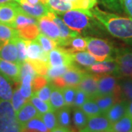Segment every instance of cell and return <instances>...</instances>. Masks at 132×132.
<instances>
[{"mask_svg":"<svg viewBox=\"0 0 132 132\" xmlns=\"http://www.w3.org/2000/svg\"><path fill=\"white\" fill-rule=\"evenodd\" d=\"M128 132H132V129H131V131H128Z\"/></svg>","mask_w":132,"mask_h":132,"instance_id":"62","label":"cell"},{"mask_svg":"<svg viewBox=\"0 0 132 132\" xmlns=\"http://www.w3.org/2000/svg\"><path fill=\"white\" fill-rule=\"evenodd\" d=\"M12 2V0H0V5L8 3V2Z\"/></svg>","mask_w":132,"mask_h":132,"instance_id":"57","label":"cell"},{"mask_svg":"<svg viewBox=\"0 0 132 132\" xmlns=\"http://www.w3.org/2000/svg\"><path fill=\"white\" fill-rule=\"evenodd\" d=\"M32 65L33 68L38 75L46 76L49 68L48 62L40 61V60H27Z\"/></svg>","mask_w":132,"mask_h":132,"instance_id":"43","label":"cell"},{"mask_svg":"<svg viewBox=\"0 0 132 132\" xmlns=\"http://www.w3.org/2000/svg\"><path fill=\"white\" fill-rule=\"evenodd\" d=\"M28 74L32 75L34 78L38 75V73L33 68L31 63L27 60V61L20 64V81L23 77H24L26 75H28Z\"/></svg>","mask_w":132,"mask_h":132,"instance_id":"45","label":"cell"},{"mask_svg":"<svg viewBox=\"0 0 132 132\" xmlns=\"http://www.w3.org/2000/svg\"><path fill=\"white\" fill-rule=\"evenodd\" d=\"M0 58L6 61L18 62V50L13 39L0 46Z\"/></svg>","mask_w":132,"mask_h":132,"instance_id":"18","label":"cell"},{"mask_svg":"<svg viewBox=\"0 0 132 132\" xmlns=\"http://www.w3.org/2000/svg\"><path fill=\"white\" fill-rule=\"evenodd\" d=\"M80 109L86 114V115L88 118L99 115V114H102L100 109H99L98 104H96L94 99H88L85 103L81 105Z\"/></svg>","mask_w":132,"mask_h":132,"instance_id":"33","label":"cell"},{"mask_svg":"<svg viewBox=\"0 0 132 132\" xmlns=\"http://www.w3.org/2000/svg\"><path fill=\"white\" fill-rule=\"evenodd\" d=\"M73 65H62L58 66V67H49L48 70L47 74L46 76V78L47 79V80L48 81H52L54 79H55L57 77L62 76Z\"/></svg>","mask_w":132,"mask_h":132,"instance_id":"39","label":"cell"},{"mask_svg":"<svg viewBox=\"0 0 132 132\" xmlns=\"http://www.w3.org/2000/svg\"><path fill=\"white\" fill-rule=\"evenodd\" d=\"M27 101H28V99L25 98L24 96L21 94L19 88H17L13 93V96H12L10 102L13 105V107L14 109L15 112H17Z\"/></svg>","mask_w":132,"mask_h":132,"instance_id":"41","label":"cell"},{"mask_svg":"<svg viewBox=\"0 0 132 132\" xmlns=\"http://www.w3.org/2000/svg\"><path fill=\"white\" fill-rule=\"evenodd\" d=\"M88 99H89V97L87 96V95L86 94L84 91L77 88L73 106L75 108H80L81 105L85 103Z\"/></svg>","mask_w":132,"mask_h":132,"instance_id":"46","label":"cell"},{"mask_svg":"<svg viewBox=\"0 0 132 132\" xmlns=\"http://www.w3.org/2000/svg\"><path fill=\"white\" fill-rule=\"evenodd\" d=\"M34 79L32 75H26L24 77H23L21 80V85L19 87L20 93L21 94L24 96L25 98L29 99L31 96L33 95V90L32 83Z\"/></svg>","mask_w":132,"mask_h":132,"instance_id":"29","label":"cell"},{"mask_svg":"<svg viewBox=\"0 0 132 132\" xmlns=\"http://www.w3.org/2000/svg\"><path fill=\"white\" fill-rule=\"evenodd\" d=\"M48 62L49 67L71 65L74 63L71 53L62 47H56L48 54Z\"/></svg>","mask_w":132,"mask_h":132,"instance_id":"6","label":"cell"},{"mask_svg":"<svg viewBox=\"0 0 132 132\" xmlns=\"http://www.w3.org/2000/svg\"><path fill=\"white\" fill-rule=\"evenodd\" d=\"M98 77L86 73L76 87L84 91L89 98L94 99L98 95Z\"/></svg>","mask_w":132,"mask_h":132,"instance_id":"11","label":"cell"},{"mask_svg":"<svg viewBox=\"0 0 132 132\" xmlns=\"http://www.w3.org/2000/svg\"><path fill=\"white\" fill-rule=\"evenodd\" d=\"M21 132H50L40 116L30 120L22 126Z\"/></svg>","mask_w":132,"mask_h":132,"instance_id":"23","label":"cell"},{"mask_svg":"<svg viewBox=\"0 0 132 132\" xmlns=\"http://www.w3.org/2000/svg\"><path fill=\"white\" fill-rule=\"evenodd\" d=\"M132 129V118L126 114L118 121L112 123L111 130L114 132H128Z\"/></svg>","mask_w":132,"mask_h":132,"instance_id":"28","label":"cell"},{"mask_svg":"<svg viewBox=\"0 0 132 132\" xmlns=\"http://www.w3.org/2000/svg\"><path fill=\"white\" fill-rule=\"evenodd\" d=\"M54 87V86L52 85V82L49 81V83H48L47 85H45L41 89H40L38 91H36L35 93H34V94L37 95L39 98H40L43 101L48 103L50 95L52 94V90H53Z\"/></svg>","mask_w":132,"mask_h":132,"instance_id":"42","label":"cell"},{"mask_svg":"<svg viewBox=\"0 0 132 132\" xmlns=\"http://www.w3.org/2000/svg\"><path fill=\"white\" fill-rule=\"evenodd\" d=\"M60 15L65 24L76 32H81L89 27L91 19H94L91 10H71L65 13H57Z\"/></svg>","mask_w":132,"mask_h":132,"instance_id":"2","label":"cell"},{"mask_svg":"<svg viewBox=\"0 0 132 132\" xmlns=\"http://www.w3.org/2000/svg\"><path fill=\"white\" fill-rule=\"evenodd\" d=\"M19 37L18 30L4 24H0V43H4Z\"/></svg>","mask_w":132,"mask_h":132,"instance_id":"31","label":"cell"},{"mask_svg":"<svg viewBox=\"0 0 132 132\" xmlns=\"http://www.w3.org/2000/svg\"><path fill=\"white\" fill-rule=\"evenodd\" d=\"M54 111H48L46 113L40 114V118L42 121L46 125L47 128L51 131L54 128L58 127V121H57V114L54 113Z\"/></svg>","mask_w":132,"mask_h":132,"instance_id":"34","label":"cell"},{"mask_svg":"<svg viewBox=\"0 0 132 132\" xmlns=\"http://www.w3.org/2000/svg\"><path fill=\"white\" fill-rule=\"evenodd\" d=\"M128 104L127 101L115 103L104 114L111 123H115L126 114Z\"/></svg>","mask_w":132,"mask_h":132,"instance_id":"15","label":"cell"},{"mask_svg":"<svg viewBox=\"0 0 132 132\" xmlns=\"http://www.w3.org/2000/svg\"><path fill=\"white\" fill-rule=\"evenodd\" d=\"M0 73L8 80L20 81V63L6 61L0 58Z\"/></svg>","mask_w":132,"mask_h":132,"instance_id":"12","label":"cell"},{"mask_svg":"<svg viewBox=\"0 0 132 132\" xmlns=\"http://www.w3.org/2000/svg\"><path fill=\"white\" fill-rule=\"evenodd\" d=\"M19 10V4L15 2L0 5V23L11 27Z\"/></svg>","mask_w":132,"mask_h":132,"instance_id":"9","label":"cell"},{"mask_svg":"<svg viewBox=\"0 0 132 132\" xmlns=\"http://www.w3.org/2000/svg\"><path fill=\"white\" fill-rule=\"evenodd\" d=\"M126 114H128V116H130L131 118H132V100L131 101L130 104H128V106L127 109V113Z\"/></svg>","mask_w":132,"mask_h":132,"instance_id":"55","label":"cell"},{"mask_svg":"<svg viewBox=\"0 0 132 132\" xmlns=\"http://www.w3.org/2000/svg\"><path fill=\"white\" fill-rule=\"evenodd\" d=\"M118 89L115 93H112V94L100 95L95 98V101L98 104L101 113H106L109 109L112 106V105L116 103L117 97H118Z\"/></svg>","mask_w":132,"mask_h":132,"instance_id":"20","label":"cell"},{"mask_svg":"<svg viewBox=\"0 0 132 132\" xmlns=\"http://www.w3.org/2000/svg\"><path fill=\"white\" fill-rule=\"evenodd\" d=\"M71 57L73 62H76L79 65L89 68L96 62V60L90 53L88 52H79L71 53Z\"/></svg>","mask_w":132,"mask_h":132,"instance_id":"21","label":"cell"},{"mask_svg":"<svg viewBox=\"0 0 132 132\" xmlns=\"http://www.w3.org/2000/svg\"><path fill=\"white\" fill-rule=\"evenodd\" d=\"M102 132H114L113 131H112V130H108V131H102Z\"/></svg>","mask_w":132,"mask_h":132,"instance_id":"61","label":"cell"},{"mask_svg":"<svg viewBox=\"0 0 132 132\" xmlns=\"http://www.w3.org/2000/svg\"><path fill=\"white\" fill-rule=\"evenodd\" d=\"M101 2L112 10L121 12L123 9L120 4V0H100Z\"/></svg>","mask_w":132,"mask_h":132,"instance_id":"48","label":"cell"},{"mask_svg":"<svg viewBox=\"0 0 132 132\" xmlns=\"http://www.w3.org/2000/svg\"><path fill=\"white\" fill-rule=\"evenodd\" d=\"M14 42L16 45L17 50H18V62L22 63L27 60V40L22 38L17 37L15 38Z\"/></svg>","mask_w":132,"mask_h":132,"instance_id":"35","label":"cell"},{"mask_svg":"<svg viewBox=\"0 0 132 132\" xmlns=\"http://www.w3.org/2000/svg\"><path fill=\"white\" fill-rule=\"evenodd\" d=\"M66 1H68V2H69L71 3H73V2H75L76 0H66Z\"/></svg>","mask_w":132,"mask_h":132,"instance_id":"59","label":"cell"},{"mask_svg":"<svg viewBox=\"0 0 132 132\" xmlns=\"http://www.w3.org/2000/svg\"><path fill=\"white\" fill-rule=\"evenodd\" d=\"M73 120L76 127L81 130L86 126L88 120V117L80 108H75Z\"/></svg>","mask_w":132,"mask_h":132,"instance_id":"38","label":"cell"},{"mask_svg":"<svg viewBox=\"0 0 132 132\" xmlns=\"http://www.w3.org/2000/svg\"><path fill=\"white\" fill-rule=\"evenodd\" d=\"M48 104L50 105L52 111H54V112L58 111L59 109H60L65 106V100H64L63 95L60 88L54 87L52 94L50 95Z\"/></svg>","mask_w":132,"mask_h":132,"instance_id":"22","label":"cell"},{"mask_svg":"<svg viewBox=\"0 0 132 132\" xmlns=\"http://www.w3.org/2000/svg\"><path fill=\"white\" fill-rule=\"evenodd\" d=\"M119 65V71L123 75L132 77V68L127 67V66L120 65Z\"/></svg>","mask_w":132,"mask_h":132,"instance_id":"53","label":"cell"},{"mask_svg":"<svg viewBox=\"0 0 132 132\" xmlns=\"http://www.w3.org/2000/svg\"><path fill=\"white\" fill-rule=\"evenodd\" d=\"M58 126L60 127L68 128L71 124V109L70 106H65L57 111Z\"/></svg>","mask_w":132,"mask_h":132,"instance_id":"32","label":"cell"},{"mask_svg":"<svg viewBox=\"0 0 132 132\" xmlns=\"http://www.w3.org/2000/svg\"><path fill=\"white\" fill-rule=\"evenodd\" d=\"M48 82V81L45 76L40 75L36 76L33 79L32 83L33 93H35L36 91L41 89L45 85H47Z\"/></svg>","mask_w":132,"mask_h":132,"instance_id":"47","label":"cell"},{"mask_svg":"<svg viewBox=\"0 0 132 132\" xmlns=\"http://www.w3.org/2000/svg\"><path fill=\"white\" fill-rule=\"evenodd\" d=\"M72 4L74 10H91L97 4V0H76Z\"/></svg>","mask_w":132,"mask_h":132,"instance_id":"44","label":"cell"},{"mask_svg":"<svg viewBox=\"0 0 132 132\" xmlns=\"http://www.w3.org/2000/svg\"><path fill=\"white\" fill-rule=\"evenodd\" d=\"M19 4L20 9L23 13L36 19L47 15L51 10L47 5H44L41 2H39L37 5H30L26 0H21Z\"/></svg>","mask_w":132,"mask_h":132,"instance_id":"10","label":"cell"},{"mask_svg":"<svg viewBox=\"0 0 132 132\" xmlns=\"http://www.w3.org/2000/svg\"><path fill=\"white\" fill-rule=\"evenodd\" d=\"M118 89L115 77L112 76H103L98 77V95H105L115 93Z\"/></svg>","mask_w":132,"mask_h":132,"instance_id":"14","label":"cell"},{"mask_svg":"<svg viewBox=\"0 0 132 132\" xmlns=\"http://www.w3.org/2000/svg\"><path fill=\"white\" fill-rule=\"evenodd\" d=\"M12 1H14V2H17V3H19L21 0H12Z\"/></svg>","mask_w":132,"mask_h":132,"instance_id":"60","label":"cell"},{"mask_svg":"<svg viewBox=\"0 0 132 132\" xmlns=\"http://www.w3.org/2000/svg\"><path fill=\"white\" fill-rule=\"evenodd\" d=\"M27 60H40L48 62V54L44 52L38 40H27Z\"/></svg>","mask_w":132,"mask_h":132,"instance_id":"13","label":"cell"},{"mask_svg":"<svg viewBox=\"0 0 132 132\" xmlns=\"http://www.w3.org/2000/svg\"><path fill=\"white\" fill-rule=\"evenodd\" d=\"M31 24H37L38 25V19L25 14L20 9L19 13L16 15L11 27L17 29L21 28V27H26L27 25H31Z\"/></svg>","mask_w":132,"mask_h":132,"instance_id":"25","label":"cell"},{"mask_svg":"<svg viewBox=\"0 0 132 132\" xmlns=\"http://www.w3.org/2000/svg\"><path fill=\"white\" fill-rule=\"evenodd\" d=\"M40 2L43 3V4H44V5H47L48 0H40Z\"/></svg>","mask_w":132,"mask_h":132,"instance_id":"58","label":"cell"},{"mask_svg":"<svg viewBox=\"0 0 132 132\" xmlns=\"http://www.w3.org/2000/svg\"><path fill=\"white\" fill-rule=\"evenodd\" d=\"M13 89L8 79L0 73V100L11 101Z\"/></svg>","mask_w":132,"mask_h":132,"instance_id":"30","label":"cell"},{"mask_svg":"<svg viewBox=\"0 0 132 132\" xmlns=\"http://www.w3.org/2000/svg\"><path fill=\"white\" fill-rule=\"evenodd\" d=\"M62 48H64L65 50L70 53L85 51V49L87 48L86 38H82L79 35H78L76 37L71 38L68 41L65 47Z\"/></svg>","mask_w":132,"mask_h":132,"instance_id":"24","label":"cell"},{"mask_svg":"<svg viewBox=\"0 0 132 132\" xmlns=\"http://www.w3.org/2000/svg\"><path fill=\"white\" fill-rule=\"evenodd\" d=\"M38 27L42 34L52 38L57 43L60 38V29L51 18L48 15H45L38 19Z\"/></svg>","mask_w":132,"mask_h":132,"instance_id":"8","label":"cell"},{"mask_svg":"<svg viewBox=\"0 0 132 132\" xmlns=\"http://www.w3.org/2000/svg\"><path fill=\"white\" fill-rule=\"evenodd\" d=\"M88 68L93 73L101 74H109L119 71V65L118 62L114 60L113 59L104 62H96Z\"/></svg>","mask_w":132,"mask_h":132,"instance_id":"17","label":"cell"},{"mask_svg":"<svg viewBox=\"0 0 132 132\" xmlns=\"http://www.w3.org/2000/svg\"><path fill=\"white\" fill-rule=\"evenodd\" d=\"M87 50L95 58L97 62H104L112 60L111 55L113 52V47L110 43L104 39L87 37Z\"/></svg>","mask_w":132,"mask_h":132,"instance_id":"4","label":"cell"},{"mask_svg":"<svg viewBox=\"0 0 132 132\" xmlns=\"http://www.w3.org/2000/svg\"><path fill=\"white\" fill-rule=\"evenodd\" d=\"M50 82H52V85H54V87H58V88H60V89L67 86L65 81V80L63 79V78L62 76H59V77H57V78L54 79Z\"/></svg>","mask_w":132,"mask_h":132,"instance_id":"52","label":"cell"},{"mask_svg":"<svg viewBox=\"0 0 132 132\" xmlns=\"http://www.w3.org/2000/svg\"><path fill=\"white\" fill-rule=\"evenodd\" d=\"M47 15L53 20V21L57 24L60 29V38L59 41L57 42V46H60V47H65L68 41L71 38L79 35L78 32H76L74 30L69 28L65 24L63 20L60 16H58V15L56 13L50 10Z\"/></svg>","mask_w":132,"mask_h":132,"instance_id":"5","label":"cell"},{"mask_svg":"<svg viewBox=\"0 0 132 132\" xmlns=\"http://www.w3.org/2000/svg\"><path fill=\"white\" fill-rule=\"evenodd\" d=\"M30 5H37L39 2H40V0H26Z\"/></svg>","mask_w":132,"mask_h":132,"instance_id":"56","label":"cell"},{"mask_svg":"<svg viewBox=\"0 0 132 132\" xmlns=\"http://www.w3.org/2000/svg\"><path fill=\"white\" fill-rule=\"evenodd\" d=\"M122 9L132 19V0H120Z\"/></svg>","mask_w":132,"mask_h":132,"instance_id":"50","label":"cell"},{"mask_svg":"<svg viewBox=\"0 0 132 132\" xmlns=\"http://www.w3.org/2000/svg\"><path fill=\"white\" fill-rule=\"evenodd\" d=\"M29 102H31L32 105L35 107V109L38 110L40 114H42L43 113H46L48 111H51L52 109L48 103L43 101L40 98H39L37 95L33 93V95L31 96V98L29 99Z\"/></svg>","mask_w":132,"mask_h":132,"instance_id":"36","label":"cell"},{"mask_svg":"<svg viewBox=\"0 0 132 132\" xmlns=\"http://www.w3.org/2000/svg\"><path fill=\"white\" fill-rule=\"evenodd\" d=\"M50 132H72L68 128L65 127H60V126H58L56 128H54V130H52Z\"/></svg>","mask_w":132,"mask_h":132,"instance_id":"54","label":"cell"},{"mask_svg":"<svg viewBox=\"0 0 132 132\" xmlns=\"http://www.w3.org/2000/svg\"><path fill=\"white\" fill-rule=\"evenodd\" d=\"M94 19L107 29L109 32L115 38L129 40L132 39V19L125 18L117 14L101 10L95 7L91 10Z\"/></svg>","mask_w":132,"mask_h":132,"instance_id":"1","label":"cell"},{"mask_svg":"<svg viewBox=\"0 0 132 132\" xmlns=\"http://www.w3.org/2000/svg\"><path fill=\"white\" fill-rule=\"evenodd\" d=\"M62 93L63 95V98L65 100V106H73L74 98H75L76 93L77 87H71V86H66L62 88Z\"/></svg>","mask_w":132,"mask_h":132,"instance_id":"40","label":"cell"},{"mask_svg":"<svg viewBox=\"0 0 132 132\" xmlns=\"http://www.w3.org/2000/svg\"><path fill=\"white\" fill-rule=\"evenodd\" d=\"M19 123L10 101L0 100V132H21Z\"/></svg>","mask_w":132,"mask_h":132,"instance_id":"3","label":"cell"},{"mask_svg":"<svg viewBox=\"0 0 132 132\" xmlns=\"http://www.w3.org/2000/svg\"><path fill=\"white\" fill-rule=\"evenodd\" d=\"M115 61L118 62V65L132 68V52L118 56Z\"/></svg>","mask_w":132,"mask_h":132,"instance_id":"49","label":"cell"},{"mask_svg":"<svg viewBox=\"0 0 132 132\" xmlns=\"http://www.w3.org/2000/svg\"><path fill=\"white\" fill-rule=\"evenodd\" d=\"M123 90L128 98L132 100V81H126L123 85Z\"/></svg>","mask_w":132,"mask_h":132,"instance_id":"51","label":"cell"},{"mask_svg":"<svg viewBox=\"0 0 132 132\" xmlns=\"http://www.w3.org/2000/svg\"><path fill=\"white\" fill-rule=\"evenodd\" d=\"M112 123L104 114L88 118L87 123L80 132H102L111 130Z\"/></svg>","mask_w":132,"mask_h":132,"instance_id":"7","label":"cell"},{"mask_svg":"<svg viewBox=\"0 0 132 132\" xmlns=\"http://www.w3.org/2000/svg\"><path fill=\"white\" fill-rule=\"evenodd\" d=\"M86 73L87 72L81 71L78 67L73 65L62 76V77L65 81L67 86L77 87L81 82V79H83Z\"/></svg>","mask_w":132,"mask_h":132,"instance_id":"19","label":"cell"},{"mask_svg":"<svg viewBox=\"0 0 132 132\" xmlns=\"http://www.w3.org/2000/svg\"><path fill=\"white\" fill-rule=\"evenodd\" d=\"M19 38L25 40H35L40 34V30L37 24H31L21 28L17 29Z\"/></svg>","mask_w":132,"mask_h":132,"instance_id":"26","label":"cell"},{"mask_svg":"<svg viewBox=\"0 0 132 132\" xmlns=\"http://www.w3.org/2000/svg\"><path fill=\"white\" fill-rule=\"evenodd\" d=\"M15 113H16V118L18 121L22 126L30 120L40 116V114L38 112V110L35 109L31 102H29V101H28Z\"/></svg>","mask_w":132,"mask_h":132,"instance_id":"16","label":"cell"},{"mask_svg":"<svg viewBox=\"0 0 132 132\" xmlns=\"http://www.w3.org/2000/svg\"><path fill=\"white\" fill-rule=\"evenodd\" d=\"M47 5L52 11L56 13L74 10L73 4L66 0H48Z\"/></svg>","mask_w":132,"mask_h":132,"instance_id":"27","label":"cell"},{"mask_svg":"<svg viewBox=\"0 0 132 132\" xmlns=\"http://www.w3.org/2000/svg\"><path fill=\"white\" fill-rule=\"evenodd\" d=\"M36 40L40 43L43 49L47 54H48L54 48L57 47V43L55 40H52V38H48L47 36H46L45 35H43L42 33L38 35Z\"/></svg>","mask_w":132,"mask_h":132,"instance_id":"37","label":"cell"}]
</instances>
